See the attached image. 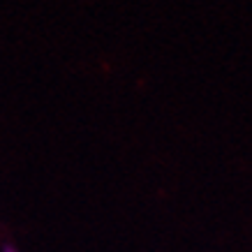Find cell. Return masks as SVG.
Wrapping results in <instances>:
<instances>
[{
  "label": "cell",
  "mask_w": 252,
  "mask_h": 252,
  "mask_svg": "<svg viewBox=\"0 0 252 252\" xmlns=\"http://www.w3.org/2000/svg\"><path fill=\"white\" fill-rule=\"evenodd\" d=\"M0 252H19V250H16L14 245H5V248H2V250H0Z\"/></svg>",
  "instance_id": "cell-1"
}]
</instances>
